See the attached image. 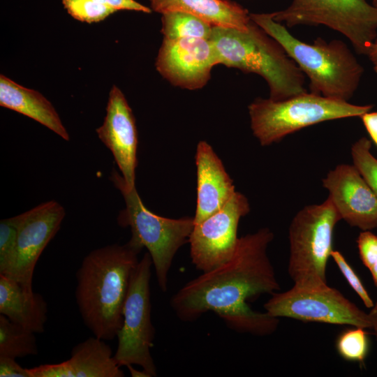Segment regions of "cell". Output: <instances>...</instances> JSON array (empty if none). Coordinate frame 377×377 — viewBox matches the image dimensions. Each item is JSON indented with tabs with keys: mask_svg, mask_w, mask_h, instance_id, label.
<instances>
[{
	"mask_svg": "<svg viewBox=\"0 0 377 377\" xmlns=\"http://www.w3.org/2000/svg\"><path fill=\"white\" fill-rule=\"evenodd\" d=\"M161 31L165 38H198L209 39L213 26L193 15L170 11L162 14Z\"/></svg>",
	"mask_w": 377,
	"mask_h": 377,
	"instance_id": "603a6c76",
	"label": "cell"
},
{
	"mask_svg": "<svg viewBox=\"0 0 377 377\" xmlns=\"http://www.w3.org/2000/svg\"><path fill=\"white\" fill-rule=\"evenodd\" d=\"M341 220L329 198L304 207L288 229V274L294 285L327 284L326 267L331 257L334 228Z\"/></svg>",
	"mask_w": 377,
	"mask_h": 377,
	"instance_id": "52a82bcc",
	"label": "cell"
},
{
	"mask_svg": "<svg viewBox=\"0 0 377 377\" xmlns=\"http://www.w3.org/2000/svg\"><path fill=\"white\" fill-rule=\"evenodd\" d=\"M111 180L121 193L126 207L117 217L118 224L129 227L131 237L128 242L151 256L159 288L168 290V275L173 258L179 249L188 242L194 227L193 217L170 219L158 216L143 204L136 188L128 189L122 176L112 171Z\"/></svg>",
	"mask_w": 377,
	"mask_h": 377,
	"instance_id": "8992f818",
	"label": "cell"
},
{
	"mask_svg": "<svg viewBox=\"0 0 377 377\" xmlns=\"http://www.w3.org/2000/svg\"><path fill=\"white\" fill-rule=\"evenodd\" d=\"M371 323V328L374 330L377 339V301L374 304L370 312L368 313Z\"/></svg>",
	"mask_w": 377,
	"mask_h": 377,
	"instance_id": "1f68e13d",
	"label": "cell"
},
{
	"mask_svg": "<svg viewBox=\"0 0 377 377\" xmlns=\"http://www.w3.org/2000/svg\"><path fill=\"white\" fill-rule=\"evenodd\" d=\"M357 244L362 262L369 269L377 262V236L369 230H363Z\"/></svg>",
	"mask_w": 377,
	"mask_h": 377,
	"instance_id": "83f0119b",
	"label": "cell"
},
{
	"mask_svg": "<svg viewBox=\"0 0 377 377\" xmlns=\"http://www.w3.org/2000/svg\"><path fill=\"white\" fill-rule=\"evenodd\" d=\"M365 328L354 327L341 332L336 342L339 355L348 361L362 362L369 350V339Z\"/></svg>",
	"mask_w": 377,
	"mask_h": 377,
	"instance_id": "d4e9b609",
	"label": "cell"
},
{
	"mask_svg": "<svg viewBox=\"0 0 377 377\" xmlns=\"http://www.w3.org/2000/svg\"><path fill=\"white\" fill-rule=\"evenodd\" d=\"M63 377H123L124 371L105 340L94 336L76 345L62 362Z\"/></svg>",
	"mask_w": 377,
	"mask_h": 377,
	"instance_id": "ffe728a7",
	"label": "cell"
},
{
	"mask_svg": "<svg viewBox=\"0 0 377 377\" xmlns=\"http://www.w3.org/2000/svg\"><path fill=\"white\" fill-rule=\"evenodd\" d=\"M127 367L128 368L132 376L149 377L148 375L144 371H139L138 370H135V369H133L132 365L127 366Z\"/></svg>",
	"mask_w": 377,
	"mask_h": 377,
	"instance_id": "d6a6232c",
	"label": "cell"
},
{
	"mask_svg": "<svg viewBox=\"0 0 377 377\" xmlns=\"http://www.w3.org/2000/svg\"><path fill=\"white\" fill-rule=\"evenodd\" d=\"M372 108L307 91L281 101L256 98L248 107L251 128L262 146L318 123L360 117Z\"/></svg>",
	"mask_w": 377,
	"mask_h": 377,
	"instance_id": "5b68a950",
	"label": "cell"
},
{
	"mask_svg": "<svg viewBox=\"0 0 377 377\" xmlns=\"http://www.w3.org/2000/svg\"><path fill=\"white\" fill-rule=\"evenodd\" d=\"M251 19L279 42L309 80L310 92L348 101L360 83L364 68L341 40L318 37L312 43L292 35L286 26L275 21L272 13H250Z\"/></svg>",
	"mask_w": 377,
	"mask_h": 377,
	"instance_id": "3957f363",
	"label": "cell"
},
{
	"mask_svg": "<svg viewBox=\"0 0 377 377\" xmlns=\"http://www.w3.org/2000/svg\"><path fill=\"white\" fill-rule=\"evenodd\" d=\"M274 234L267 228L239 238L226 262L186 283L171 298L178 318L192 322L212 311L230 329L257 336L272 334L279 318L253 311L246 300L280 290L267 247Z\"/></svg>",
	"mask_w": 377,
	"mask_h": 377,
	"instance_id": "6da1fadb",
	"label": "cell"
},
{
	"mask_svg": "<svg viewBox=\"0 0 377 377\" xmlns=\"http://www.w3.org/2000/svg\"><path fill=\"white\" fill-rule=\"evenodd\" d=\"M152 260L146 252L131 277L123 308V323L117 334L114 358L119 366L138 365L149 377L156 376L151 355L155 329L151 319L150 279Z\"/></svg>",
	"mask_w": 377,
	"mask_h": 377,
	"instance_id": "9c48e42d",
	"label": "cell"
},
{
	"mask_svg": "<svg viewBox=\"0 0 377 377\" xmlns=\"http://www.w3.org/2000/svg\"><path fill=\"white\" fill-rule=\"evenodd\" d=\"M322 182L341 219L362 230L377 228V197L353 164L338 165Z\"/></svg>",
	"mask_w": 377,
	"mask_h": 377,
	"instance_id": "5bb4252c",
	"label": "cell"
},
{
	"mask_svg": "<svg viewBox=\"0 0 377 377\" xmlns=\"http://www.w3.org/2000/svg\"><path fill=\"white\" fill-rule=\"evenodd\" d=\"M64 8L73 18L93 23L103 20L119 10H132L149 14L151 8L135 0H61Z\"/></svg>",
	"mask_w": 377,
	"mask_h": 377,
	"instance_id": "44dd1931",
	"label": "cell"
},
{
	"mask_svg": "<svg viewBox=\"0 0 377 377\" xmlns=\"http://www.w3.org/2000/svg\"><path fill=\"white\" fill-rule=\"evenodd\" d=\"M43 297L0 274V314L35 333H42L47 320Z\"/></svg>",
	"mask_w": 377,
	"mask_h": 377,
	"instance_id": "ac0fdd59",
	"label": "cell"
},
{
	"mask_svg": "<svg viewBox=\"0 0 377 377\" xmlns=\"http://www.w3.org/2000/svg\"><path fill=\"white\" fill-rule=\"evenodd\" d=\"M371 148V141L362 137L352 145L351 157L354 166L377 197V158Z\"/></svg>",
	"mask_w": 377,
	"mask_h": 377,
	"instance_id": "484cf974",
	"label": "cell"
},
{
	"mask_svg": "<svg viewBox=\"0 0 377 377\" xmlns=\"http://www.w3.org/2000/svg\"><path fill=\"white\" fill-rule=\"evenodd\" d=\"M151 9L163 14L179 11L196 16L213 27L248 29L249 11L230 0H149Z\"/></svg>",
	"mask_w": 377,
	"mask_h": 377,
	"instance_id": "e0dca14e",
	"label": "cell"
},
{
	"mask_svg": "<svg viewBox=\"0 0 377 377\" xmlns=\"http://www.w3.org/2000/svg\"><path fill=\"white\" fill-rule=\"evenodd\" d=\"M0 377H31L27 369L22 367L15 359L0 356Z\"/></svg>",
	"mask_w": 377,
	"mask_h": 377,
	"instance_id": "f1b7e54d",
	"label": "cell"
},
{
	"mask_svg": "<svg viewBox=\"0 0 377 377\" xmlns=\"http://www.w3.org/2000/svg\"><path fill=\"white\" fill-rule=\"evenodd\" d=\"M273 18L288 27L324 25L346 36L367 55L377 37V7L367 0H293Z\"/></svg>",
	"mask_w": 377,
	"mask_h": 377,
	"instance_id": "ba28073f",
	"label": "cell"
},
{
	"mask_svg": "<svg viewBox=\"0 0 377 377\" xmlns=\"http://www.w3.org/2000/svg\"><path fill=\"white\" fill-rule=\"evenodd\" d=\"M141 251L128 242L94 249L84 258L76 272L75 300L82 320L94 336L105 341L117 337Z\"/></svg>",
	"mask_w": 377,
	"mask_h": 377,
	"instance_id": "7a4b0ae2",
	"label": "cell"
},
{
	"mask_svg": "<svg viewBox=\"0 0 377 377\" xmlns=\"http://www.w3.org/2000/svg\"><path fill=\"white\" fill-rule=\"evenodd\" d=\"M264 308L276 318L371 328L368 313L327 284L294 285L285 292L273 293Z\"/></svg>",
	"mask_w": 377,
	"mask_h": 377,
	"instance_id": "30bf717a",
	"label": "cell"
},
{
	"mask_svg": "<svg viewBox=\"0 0 377 377\" xmlns=\"http://www.w3.org/2000/svg\"><path fill=\"white\" fill-rule=\"evenodd\" d=\"M209 40L219 64L261 76L269 87V98L281 101L307 91L302 71L281 45L252 20L246 30L213 27Z\"/></svg>",
	"mask_w": 377,
	"mask_h": 377,
	"instance_id": "277c9868",
	"label": "cell"
},
{
	"mask_svg": "<svg viewBox=\"0 0 377 377\" xmlns=\"http://www.w3.org/2000/svg\"><path fill=\"white\" fill-rule=\"evenodd\" d=\"M35 334L0 314V356L16 359L37 355Z\"/></svg>",
	"mask_w": 377,
	"mask_h": 377,
	"instance_id": "7402d4cb",
	"label": "cell"
},
{
	"mask_svg": "<svg viewBox=\"0 0 377 377\" xmlns=\"http://www.w3.org/2000/svg\"><path fill=\"white\" fill-rule=\"evenodd\" d=\"M219 64L212 42L198 38H163L155 62L164 79L175 87L188 90L205 87L212 68Z\"/></svg>",
	"mask_w": 377,
	"mask_h": 377,
	"instance_id": "7c38bea8",
	"label": "cell"
},
{
	"mask_svg": "<svg viewBox=\"0 0 377 377\" xmlns=\"http://www.w3.org/2000/svg\"><path fill=\"white\" fill-rule=\"evenodd\" d=\"M21 214L0 221V274L9 276L16 253L18 228Z\"/></svg>",
	"mask_w": 377,
	"mask_h": 377,
	"instance_id": "cb8c5ba5",
	"label": "cell"
},
{
	"mask_svg": "<svg viewBox=\"0 0 377 377\" xmlns=\"http://www.w3.org/2000/svg\"><path fill=\"white\" fill-rule=\"evenodd\" d=\"M369 270L371 274L374 283L377 288V262Z\"/></svg>",
	"mask_w": 377,
	"mask_h": 377,
	"instance_id": "836d02e7",
	"label": "cell"
},
{
	"mask_svg": "<svg viewBox=\"0 0 377 377\" xmlns=\"http://www.w3.org/2000/svg\"><path fill=\"white\" fill-rule=\"evenodd\" d=\"M249 212L247 198L235 191L221 209L194 224L188 243L191 261L197 269L209 271L233 256L239 221Z\"/></svg>",
	"mask_w": 377,
	"mask_h": 377,
	"instance_id": "8fae6325",
	"label": "cell"
},
{
	"mask_svg": "<svg viewBox=\"0 0 377 377\" xmlns=\"http://www.w3.org/2000/svg\"><path fill=\"white\" fill-rule=\"evenodd\" d=\"M197 201L194 224L221 209L235 193L233 181L206 141H200L195 156Z\"/></svg>",
	"mask_w": 377,
	"mask_h": 377,
	"instance_id": "2e32d148",
	"label": "cell"
},
{
	"mask_svg": "<svg viewBox=\"0 0 377 377\" xmlns=\"http://www.w3.org/2000/svg\"><path fill=\"white\" fill-rule=\"evenodd\" d=\"M96 133L112 152L125 186L128 189L135 188L138 131L133 111L115 85L110 91L103 124L96 129Z\"/></svg>",
	"mask_w": 377,
	"mask_h": 377,
	"instance_id": "9a60e30c",
	"label": "cell"
},
{
	"mask_svg": "<svg viewBox=\"0 0 377 377\" xmlns=\"http://www.w3.org/2000/svg\"><path fill=\"white\" fill-rule=\"evenodd\" d=\"M0 105L33 119L65 140H70L58 113L47 99L3 75L0 76Z\"/></svg>",
	"mask_w": 377,
	"mask_h": 377,
	"instance_id": "d6986e66",
	"label": "cell"
},
{
	"mask_svg": "<svg viewBox=\"0 0 377 377\" xmlns=\"http://www.w3.org/2000/svg\"><path fill=\"white\" fill-rule=\"evenodd\" d=\"M331 258H332L350 286L357 294L364 304L367 308H371L374 304L373 300L360 279L348 264L344 256L339 251L333 250L331 253Z\"/></svg>",
	"mask_w": 377,
	"mask_h": 377,
	"instance_id": "4316f807",
	"label": "cell"
},
{
	"mask_svg": "<svg viewBox=\"0 0 377 377\" xmlns=\"http://www.w3.org/2000/svg\"><path fill=\"white\" fill-rule=\"evenodd\" d=\"M371 3L377 7V0H371Z\"/></svg>",
	"mask_w": 377,
	"mask_h": 377,
	"instance_id": "e575fe53",
	"label": "cell"
},
{
	"mask_svg": "<svg viewBox=\"0 0 377 377\" xmlns=\"http://www.w3.org/2000/svg\"><path fill=\"white\" fill-rule=\"evenodd\" d=\"M65 214L63 206L55 200L41 203L21 214L15 260L8 278L27 290H33L35 266L46 246L59 230Z\"/></svg>",
	"mask_w": 377,
	"mask_h": 377,
	"instance_id": "4fadbf2b",
	"label": "cell"
},
{
	"mask_svg": "<svg viewBox=\"0 0 377 377\" xmlns=\"http://www.w3.org/2000/svg\"><path fill=\"white\" fill-rule=\"evenodd\" d=\"M360 118L371 138L377 145V112H368Z\"/></svg>",
	"mask_w": 377,
	"mask_h": 377,
	"instance_id": "f546056e",
	"label": "cell"
},
{
	"mask_svg": "<svg viewBox=\"0 0 377 377\" xmlns=\"http://www.w3.org/2000/svg\"><path fill=\"white\" fill-rule=\"evenodd\" d=\"M367 56L372 64L374 71L377 73V37L371 45Z\"/></svg>",
	"mask_w": 377,
	"mask_h": 377,
	"instance_id": "4dcf8cb0",
	"label": "cell"
}]
</instances>
